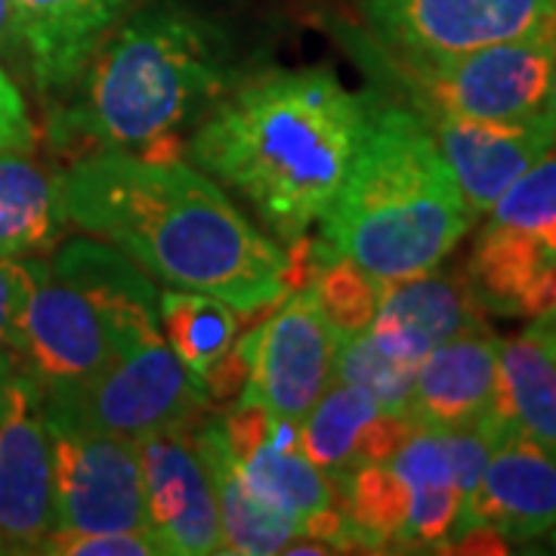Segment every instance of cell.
I'll use <instances>...</instances> for the list:
<instances>
[{
    "label": "cell",
    "mask_w": 556,
    "mask_h": 556,
    "mask_svg": "<svg viewBox=\"0 0 556 556\" xmlns=\"http://www.w3.org/2000/svg\"><path fill=\"white\" fill-rule=\"evenodd\" d=\"M62 199L72 226L167 288L226 300L241 316L288 294V248L182 161L87 152L62 174Z\"/></svg>",
    "instance_id": "obj_1"
},
{
    "label": "cell",
    "mask_w": 556,
    "mask_h": 556,
    "mask_svg": "<svg viewBox=\"0 0 556 556\" xmlns=\"http://www.w3.org/2000/svg\"><path fill=\"white\" fill-rule=\"evenodd\" d=\"M365 90L331 68L251 72L189 134V159L281 241L306 239L353 170Z\"/></svg>",
    "instance_id": "obj_2"
},
{
    "label": "cell",
    "mask_w": 556,
    "mask_h": 556,
    "mask_svg": "<svg viewBox=\"0 0 556 556\" xmlns=\"http://www.w3.org/2000/svg\"><path fill=\"white\" fill-rule=\"evenodd\" d=\"M251 72L223 22L186 0H142L102 38L50 130L65 149L179 161L182 137Z\"/></svg>",
    "instance_id": "obj_3"
},
{
    "label": "cell",
    "mask_w": 556,
    "mask_h": 556,
    "mask_svg": "<svg viewBox=\"0 0 556 556\" xmlns=\"http://www.w3.org/2000/svg\"><path fill=\"white\" fill-rule=\"evenodd\" d=\"M477 214L412 105L365 90V130L353 170L309 241L313 266L350 260L375 281L442 266Z\"/></svg>",
    "instance_id": "obj_4"
},
{
    "label": "cell",
    "mask_w": 556,
    "mask_h": 556,
    "mask_svg": "<svg viewBox=\"0 0 556 556\" xmlns=\"http://www.w3.org/2000/svg\"><path fill=\"white\" fill-rule=\"evenodd\" d=\"M334 31L375 90L412 105L417 115L497 124L547 115L556 22L535 35L455 56H402L350 22H338Z\"/></svg>",
    "instance_id": "obj_5"
},
{
    "label": "cell",
    "mask_w": 556,
    "mask_h": 556,
    "mask_svg": "<svg viewBox=\"0 0 556 556\" xmlns=\"http://www.w3.org/2000/svg\"><path fill=\"white\" fill-rule=\"evenodd\" d=\"M464 278L489 316L556 309V149L489 207Z\"/></svg>",
    "instance_id": "obj_6"
},
{
    "label": "cell",
    "mask_w": 556,
    "mask_h": 556,
    "mask_svg": "<svg viewBox=\"0 0 556 556\" xmlns=\"http://www.w3.org/2000/svg\"><path fill=\"white\" fill-rule=\"evenodd\" d=\"M43 415L139 442L201 417L207 399L161 331L134 338L100 375L68 393L40 396Z\"/></svg>",
    "instance_id": "obj_7"
},
{
    "label": "cell",
    "mask_w": 556,
    "mask_h": 556,
    "mask_svg": "<svg viewBox=\"0 0 556 556\" xmlns=\"http://www.w3.org/2000/svg\"><path fill=\"white\" fill-rule=\"evenodd\" d=\"M149 331L161 328L124 321L84 291L50 276L43 260L38 285L10 343V356L40 396H56L100 375L130 340Z\"/></svg>",
    "instance_id": "obj_8"
},
{
    "label": "cell",
    "mask_w": 556,
    "mask_h": 556,
    "mask_svg": "<svg viewBox=\"0 0 556 556\" xmlns=\"http://www.w3.org/2000/svg\"><path fill=\"white\" fill-rule=\"evenodd\" d=\"M47 427L56 467V529L149 532L137 442L53 417Z\"/></svg>",
    "instance_id": "obj_9"
},
{
    "label": "cell",
    "mask_w": 556,
    "mask_h": 556,
    "mask_svg": "<svg viewBox=\"0 0 556 556\" xmlns=\"http://www.w3.org/2000/svg\"><path fill=\"white\" fill-rule=\"evenodd\" d=\"M362 28L402 56H455L535 35L556 0H358Z\"/></svg>",
    "instance_id": "obj_10"
},
{
    "label": "cell",
    "mask_w": 556,
    "mask_h": 556,
    "mask_svg": "<svg viewBox=\"0 0 556 556\" xmlns=\"http://www.w3.org/2000/svg\"><path fill=\"white\" fill-rule=\"evenodd\" d=\"M149 532L164 554H219L214 479L195 437V420L149 433L137 442Z\"/></svg>",
    "instance_id": "obj_11"
},
{
    "label": "cell",
    "mask_w": 556,
    "mask_h": 556,
    "mask_svg": "<svg viewBox=\"0 0 556 556\" xmlns=\"http://www.w3.org/2000/svg\"><path fill=\"white\" fill-rule=\"evenodd\" d=\"M56 529L53 439L38 387L16 375L0 420V544L3 554H38Z\"/></svg>",
    "instance_id": "obj_12"
},
{
    "label": "cell",
    "mask_w": 556,
    "mask_h": 556,
    "mask_svg": "<svg viewBox=\"0 0 556 556\" xmlns=\"http://www.w3.org/2000/svg\"><path fill=\"white\" fill-rule=\"evenodd\" d=\"M343 338L318 309L313 288H298L276 316L260 325L248 393L281 417L303 420L334 380Z\"/></svg>",
    "instance_id": "obj_13"
},
{
    "label": "cell",
    "mask_w": 556,
    "mask_h": 556,
    "mask_svg": "<svg viewBox=\"0 0 556 556\" xmlns=\"http://www.w3.org/2000/svg\"><path fill=\"white\" fill-rule=\"evenodd\" d=\"M437 139L442 159L455 174L460 195L470 211L482 217L526 170L556 149V127L551 115L519 124L467 121L448 115H420Z\"/></svg>",
    "instance_id": "obj_14"
},
{
    "label": "cell",
    "mask_w": 556,
    "mask_h": 556,
    "mask_svg": "<svg viewBox=\"0 0 556 556\" xmlns=\"http://www.w3.org/2000/svg\"><path fill=\"white\" fill-rule=\"evenodd\" d=\"M489 325L464 273L430 269L380 285L378 313L368 334L390 356L417 368L445 340Z\"/></svg>",
    "instance_id": "obj_15"
},
{
    "label": "cell",
    "mask_w": 556,
    "mask_h": 556,
    "mask_svg": "<svg viewBox=\"0 0 556 556\" xmlns=\"http://www.w3.org/2000/svg\"><path fill=\"white\" fill-rule=\"evenodd\" d=\"M492 529L504 541H535L556 526V452L519 433H501L470 507L467 529Z\"/></svg>",
    "instance_id": "obj_16"
},
{
    "label": "cell",
    "mask_w": 556,
    "mask_h": 556,
    "mask_svg": "<svg viewBox=\"0 0 556 556\" xmlns=\"http://www.w3.org/2000/svg\"><path fill=\"white\" fill-rule=\"evenodd\" d=\"M22 43L28 84L40 97L62 100L97 53L102 38L142 0H10Z\"/></svg>",
    "instance_id": "obj_17"
},
{
    "label": "cell",
    "mask_w": 556,
    "mask_h": 556,
    "mask_svg": "<svg viewBox=\"0 0 556 556\" xmlns=\"http://www.w3.org/2000/svg\"><path fill=\"white\" fill-rule=\"evenodd\" d=\"M501 338L489 325L445 340L415 368L405 415L415 427L455 430L492 412Z\"/></svg>",
    "instance_id": "obj_18"
},
{
    "label": "cell",
    "mask_w": 556,
    "mask_h": 556,
    "mask_svg": "<svg viewBox=\"0 0 556 556\" xmlns=\"http://www.w3.org/2000/svg\"><path fill=\"white\" fill-rule=\"evenodd\" d=\"M495 433H519L556 452V340L532 318L519 334L501 340L492 412Z\"/></svg>",
    "instance_id": "obj_19"
},
{
    "label": "cell",
    "mask_w": 556,
    "mask_h": 556,
    "mask_svg": "<svg viewBox=\"0 0 556 556\" xmlns=\"http://www.w3.org/2000/svg\"><path fill=\"white\" fill-rule=\"evenodd\" d=\"M236 467L248 492L263 507L298 526L338 504L340 497L338 482L321 473L303 452V430L294 417L273 415L266 439L244 460H236Z\"/></svg>",
    "instance_id": "obj_20"
},
{
    "label": "cell",
    "mask_w": 556,
    "mask_h": 556,
    "mask_svg": "<svg viewBox=\"0 0 556 556\" xmlns=\"http://www.w3.org/2000/svg\"><path fill=\"white\" fill-rule=\"evenodd\" d=\"M68 226L60 170L31 149L0 152V257L47 254Z\"/></svg>",
    "instance_id": "obj_21"
},
{
    "label": "cell",
    "mask_w": 556,
    "mask_h": 556,
    "mask_svg": "<svg viewBox=\"0 0 556 556\" xmlns=\"http://www.w3.org/2000/svg\"><path fill=\"white\" fill-rule=\"evenodd\" d=\"M50 276L84 291L130 325L161 328V291L142 266L102 239H72L47 263Z\"/></svg>",
    "instance_id": "obj_22"
},
{
    "label": "cell",
    "mask_w": 556,
    "mask_h": 556,
    "mask_svg": "<svg viewBox=\"0 0 556 556\" xmlns=\"http://www.w3.org/2000/svg\"><path fill=\"white\" fill-rule=\"evenodd\" d=\"M195 437L207 460V470L214 479L219 514V554L232 556H266L281 554L291 538L303 535L298 522L278 517L269 507H263L257 497L241 482L239 467L229 455L217 415L195 417Z\"/></svg>",
    "instance_id": "obj_23"
},
{
    "label": "cell",
    "mask_w": 556,
    "mask_h": 556,
    "mask_svg": "<svg viewBox=\"0 0 556 556\" xmlns=\"http://www.w3.org/2000/svg\"><path fill=\"white\" fill-rule=\"evenodd\" d=\"M338 495L340 510L346 517V551H402L408 485L390 464H368L353 470L338 485Z\"/></svg>",
    "instance_id": "obj_24"
},
{
    "label": "cell",
    "mask_w": 556,
    "mask_h": 556,
    "mask_svg": "<svg viewBox=\"0 0 556 556\" xmlns=\"http://www.w3.org/2000/svg\"><path fill=\"white\" fill-rule=\"evenodd\" d=\"M239 316L226 300L201 291H161V334L199 387L211 365L236 343Z\"/></svg>",
    "instance_id": "obj_25"
},
{
    "label": "cell",
    "mask_w": 556,
    "mask_h": 556,
    "mask_svg": "<svg viewBox=\"0 0 556 556\" xmlns=\"http://www.w3.org/2000/svg\"><path fill=\"white\" fill-rule=\"evenodd\" d=\"M380 405L358 387L331 380L328 390L300 420L303 430V452L321 473L343 482L353 473V448L358 430L378 415Z\"/></svg>",
    "instance_id": "obj_26"
},
{
    "label": "cell",
    "mask_w": 556,
    "mask_h": 556,
    "mask_svg": "<svg viewBox=\"0 0 556 556\" xmlns=\"http://www.w3.org/2000/svg\"><path fill=\"white\" fill-rule=\"evenodd\" d=\"M334 380L358 387L362 393L375 399L380 412H402L412 396V383H415V368L390 356L383 346L375 343L368 331L343 338L334 362Z\"/></svg>",
    "instance_id": "obj_27"
},
{
    "label": "cell",
    "mask_w": 556,
    "mask_h": 556,
    "mask_svg": "<svg viewBox=\"0 0 556 556\" xmlns=\"http://www.w3.org/2000/svg\"><path fill=\"white\" fill-rule=\"evenodd\" d=\"M316 294L321 316L338 331L340 338H353L368 331L371 318L378 313L380 281L362 273L350 260H334L318 266L309 281Z\"/></svg>",
    "instance_id": "obj_28"
},
{
    "label": "cell",
    "mask_w": 556,
    "mask_h": 556,
    "mask_svg": "<svg viewBox=\"0 0 556 556\" xmlns=\"http://www.w3.org/2000/svg\"><path fill=\"white\" fill-rule=\"evenodd\" d=\"M38 554L62 556H152L164 554L152 532H62L53 529Z\"/></svg>",
    "instance_id": "obj_29"
},
{
    "label": "cell",
    "mask_w": 556,
    "mask_h": 556,
    "mask_svg": "<svg viewBox=\"0 0 556 556\" xmlns=\"http://www.w3.org/2000/svg\"><path fill=\"white\" fill-rule=\"evenodd\" d=\"M43 260L0 257V350L10 353L22 309L38 285Z\"/></svg>",
    "instance_id": "obj_30"
},
{
    "label": "cell",
    "mask_w": 556,
    "mask_h": 556,
    "mask_svg": "<svg viewBox=\"0 0 556 556\" xmlns=\"http://www.w3.org/2000/svg\"><path fill=\"white\" fill-rule=\"evenodd\" d=\"M35 124L28 118V109L22 100L13 75L0 65V152L35 149Z\"/></svg>",
    "instance_id": "obj_31"
},
{
    "label": "cell",
    "mask_w": 556,
    "mask_h": 556,
    "mask_svg": "<svg viewBox=\"0 0 556 556\" xmlns=\"http://www.w3.org/2000/svg\"><path fill=\"white\" fill-rule=\"evenodd\" d=\"M0 65L13 78L28 80V65H25V43H22L16 13L10 0H0Z\"/></svg>",
    "instance_id": "obj_32"
},
{
    "label": "cell",
    "mask_w": 556,
    "mask_h": 556,
    "mask_svg": "<svg viewBox=\"0 0 556 556\" xmlns=\"http://www.w3.org/2000/svg\"><path fill=\"white\" fill-rule=\"evenodd\" d=\"M16 362L7 350H0V420L7 415V402H10V390H13V380H16Z\"/></svg>",
    "instance_id": "obj_33"
},
{
    "label": "cell",
    "mask_w": 556,
    "mask_h": 556,
    "mask_svg": "<svg viewBox=\"0 0 556 556\" xmlns=\"http://www.w3.org/2000/svg\"><path fill=\"white\" fill-rule=\"evenodd\" d=\"M547 115L556 127V47H554V68H551V97H547Z\"/></svg>",
    "instance_id": "obj_34"
},
{
    "label": "cell",
    "mask_w": 556,
    "mask_h": 556,
    "mask_svg": "<svg viewBox=\"0 0 556 556\" xmlns=\"http://www.w3.org/2000/svg\"><path fill=\"white\" fill-rule=\"evenodd\" d=\"M535 321H541V325H544V328H547V331H551V334H554V340H556V309H551L547 316L535 318Z\"/></svg>",
    "instance_id": "obj_35"
},
{
    "label": "cell",
    "mask_w": 556,
    "mask_h": 556,
    "mask_svg": "<svg viewBox=\"0 0 556 556\" xmlns=\"http://www.w3.org/2000/svg\"><path fill=\"white\" fill-rule=\"evenodd\" d=\"M547 538H551V551H554V554H556V526H554V529H551V532H547Z\"/></svg>",
    "instance_id": "obj_36"
},
{
    "label": "cell",
    "mask_w": 556,
    "mask_h": 556,
    "mask_svg": "<svg viewBox=\"0 0 556 556\" xmlns=\"http://www.w3.org/2000/svg\"><path fill=\"white\" fill-rule=\"evenodd\" d=\"M0 554H3V544H0Z\"/></svg>",
    "instance_id": "obj_37"
}]
</instances>
